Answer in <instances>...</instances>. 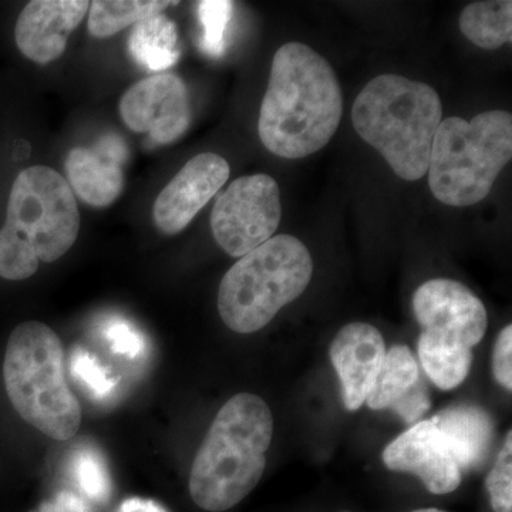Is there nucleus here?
<instances>
[{
    "label": "nucleus",
    "mask_w": 512,
    "mask_h": 512,
    "mask_svg": "<svg viewBox=\"0 0 512 512\" xmlns=\"http://www.w3.org/2000/svg\"><path fill=\"white\" fill-rule=\"evenodd\" d=\"M175 5L171 0H96L90 3L89 32L104 39Z\"/></svg>",
    "instance_id": "20"
},
{
    "label": "nucleus",
    "mask_w": 512,
    "mask_h": 512,
    "mask_svg": "<svg viewBox=\"0 0 512 512\" xmlns=\"http://www.w3.org/2000/svg\"><path fill=\"white\" fill-rule=\"evenodd\" d=\"M420 383L419 365L412 350L394 345L386 352L365 403L372 410H393Z\"/></svg>",
    "instance_id": "17"
},
{
    "label": "nucleus",
    "mask_w": 512,
    "mask_h": 512,
    "mask_svg": "<svg viewBox=\"0 0 512 512\" xmlns=\"http://www.w3.org/2000/svg\"><path fill=\"white\" fill-rule=\"evenodd\" d=\"M73 476L86 497L104 503L111 495V478L104 458L93 448L77 451L72 464Z\"/></svg>",
    "instance_id": "22"
},
{
    "label": "nucleus",
    "mask_w": 512,
    "mask_h": 512,
    "mask_svg": "<svg viewBox=\"0 0 512 512\" xmlns=\"http://www.w3.org/2000/svg\"><path fill=\"white\" fill-rule=\"evenodd\" d=\"M234 3L228 0L198 2V19L202 26L201 47L208 56L221 57L225 50V33L231 20Z\"/></svg>",
    "instance_id": "23"
},
{
    "label": "nucleus",
    "mask_w": 512,
    "mask_h": 512,
    "mask_svg": "<svg viewBox=\"0 0 512 512\" xmlns=\"http://www.w3.org/2000/svg\"><path fill=\"white\" fill-rule=\"evenodd\" d=\"M421 366L441 390H453L466 380L473 363L471 350L436 348L417 343Z\"/></svg>",
    "instance_id": "21"
},
{
    "label": "nucleus",
    "mask_w": 512,
    "mask_h": 512,
    "mask_svg": "<svg viewBox=\"0 0 512 512\" xmlns=\"http://www.w3.org/2000/svg\"><path fill=\"white\" fill-rule=\"evenodd\" d=\"M70 370L93 393L96 399H106L113 394L117 380L111 379L103 366L86 350H74L70 359Z\"/></svg>",
    "instance_id": "25"
},
{
    "label": "nucleus",
    "mask_w": 512,
    "mask_h": 512,
    "mask_svg": "<svg viewBox=\"0 0 512 512\" xmlns=\"http://www.w3.org/2000/svg\"><path fill=\"white\" fill-rule=\"evenodd\" d=\"M412 512H446L441 510H436V508H424V510H416Z\"/></svg>",
    "instance_id": "31"
},
{
    "label": "nucleus",
    "mask_w": 512,
    "mask_h": 512,
    "mask_svg": "<svg viewBox=\"0 0 512 512\" xmlns=\"http://www.w3.org/2000/svg\"><path fill=\"white\" fill-rule=\"evenodd\" d=\"M104 335L109 340L111 350L117 355L138 359L146 352V340L134 329L130 323L121 319H113L107 323Z\"/></svg>",
    "instance_id": "26"
},
{
    "label": "nucleus",
    "mask_w": 512,
    "mask_h": 512,
    "mask_svg": "<svg viewBox=\"0 0 512 512\" xmlns=\"http://www.w3.org/2000/svg\"><path fill=\"white\" fill-rule=\"evenodd\" d=\"M512 158V116L490 110L467 121L441 120L429 161L434 197L450 207H471L485 200Z\"/></svg>",
    "instance_id": "6"
},
{
    "label": "nucleus",
    "mask_w": 512,
    "mask_h": 512,
    "mask_svg": "<svg viewBox=\"0 0 512 512\" xmlns=\"http://www.w3.org/2000/svg\"><path fill=\"white\" fill-rule=\"evenodd\" d=\"M274 436L268 404L239 393L221 407L191 468L190 494L205 511L222 512L241 503L264 476Z\"/></svg>",
    "instance_id": "2"
},
{
    "label": "nucleus",
    "mask_w": 512,
    "mask_h": 512,
    "mask_svg": "<svg viewBox=\"0 0 512 512\" xmlns=\"http://www.w3.org/2000/svg\"><path fill=\"white\" fill-rule=\"evenodd\" d=\"M117 512H168L157 501L144 500V498H128L121 503Z\"/></svg>",
    "instance_id": "30"
},
{
    "label": "nucleus",
    "mask_w": 512,
    "mask_h": 512,
    "mask_svg": "<svg viewBox=\"0 0 512 512\" xmlns=\"http://www.w3.org/2000/svg\"><path fill=\"white\" fill-rule=\"evenodd\" d=\"M89 9L87 0H33L23 8L16 22V45L32 62H55Z\"/></svg>",
    "instance_id": "13"
},
{
    "label": "nucleus",
    "mask_w": 512,
    "mask_h": 512,
    "mask_svg": "<svg viewBox=\"0 0 512 512\" xmlns=\"http://www.w3.org/2000/svg\"><path fill=\"white\" fill-rule=\"evenodd\" d=\"M229 174L228 161L218 154L192 157L154 202V224L163 234H180L224 187Z\"/></svg>",
    "instance_id": "11"
},
{
    "label": "nucleus",
    "mask_w": 512,
    "mask_h": 512,
    "mask_svg": "<svg viewBox=\"0 0 512 512\" xmlns=\"http://www.w3.org/2000/svg\"><path fill=\"white\" fill-rule=\"evenodd\" d=\"M281 218V192L274 178L245 175L229 185L215 202L212 235L228 255L242 258L274 237Z\"/></svg>",
    "instance_id": "8"
},
{
    "label": "nucleus",
    "mask_w": 512,
    "mask_h": 512,
    "mask_svg": "<svg viewBox=\"0 0 512 512\" xmlns=\"http://www.w3.org/2000/svg\"><path fill=\"white\" fill-rule=\"evenodd\" d=\"M3 380L13 409L26 423L53 440L76 436L82 407L67 386L55 330L35 320L20 323L6 346Z\"/></svg>",
    "instance_id": "5"
},
{
    "label": "nucleus",
    "mask_w": 512,
    "mask_h": 512,
    "mask_svg": "<svg viewBox=\"0 0 512 512\" xmlns=\"http://www.w3.org/2000/svg\"><path fill=\"white\" fill-rule=\"evenodd\" d=\"M312 256L292 235H275L222 278L218 311L225 325L248 335L265 328L311 284Z\"/></svg>",
    "instance_id": "7"
},
{
    "label": "nucleus",
    "mask_w": 512,
    "mask_h": 512,
    "mask_svg": "<svg viewBox=\"0 0 512 512\" xmlns=\"http://www.w3.org/2000/svg\"><path fill=\"white\" fill-rule=\"evenodd\" d=\"M430 409L429 393L423 383H420L406 399L394 407V412L399 414L406 423H414Z\"/></svg>",
    "instance_id": "28"
},
{
    "label": "nucleus",
    "mask_w": 512,
    "mask_h": 512,
    "mask_svg": "<svg viewBox=\"0 0 512 512\" xmlns=\"http://www.w3.org/2000/svg\"><path fill=\"white\" fill-rule=\"evenodd\" d=\"M493 372L504 389H512V326L507 325L498 335L493 357Z\"/></svg>",
    "instance_id": "27"
},
{
    "label": "nucleus",
    "mask_w": 512,
    "mask_h": 512,
    "mask_svg": "<svg viewBox=\"0 0 512 512\" xmlns=\"http://www.w3.org/2000/svg\"><path fill=\"white\" fill-rule=\"evenodd\" d=\"M39 512H92L89 505L76 494L62 491L55 500L47 501L40 507Z\"/></svg>",
    "instance_id": "29"
},
{
    "label": "nucleus",
    "mask_w": 512,
    "mask_h": 512,
    "mask_svg": "<svg viewBox=\"0 0 512 512\" xmlns=\"http://www.w3.org/2000/svg\"><path fill=\"white\" fill-rule=\"evenodd\" d=\"M441 120L439 93L397 74L370 80L352 109L356 133L406 181H417L427 174Z\"/></svg>",
    "instance_id": "4"
},
{
    "label": "nucleus",
    "mask_w": 512,
    "mask_h": 512,
    "mask_svg": "<svg viewBox=\"0 0 512 512\" xmlns=\"http://www.w3.org/2000/svg\"><path fill=\"white\" fill-rule=\"evenodd\" d=\"M128 50L148 70L163 72L170 69L180 57L175 23L164 15L141 20L131 30Z\"/></svg>",
    "instance_id": "18"
},
{
    "label": "nucleus",
    "mask_w": 512,
    "mask_h": 512,
    "mask_svg": "<svg viewBox=\"0 0 512 512\" xmlns=\"http://www.w3.org/2000/svg\"><path fill=\"white\" fill-rule=\"evenodd\" d=\"M488 493L495 512H512V433H508L493 470L488 474Z\"/></svg>",
    "instance_id": "24"
},
{
    "label": "nucleus",
    "mask_w": 512,
    "mask_h": 512,
    "mask_svg": "<svg viewBox=\"0 0 512 512\" xmlns=\"http://www.w3.org/2000/svg\"><path fill=\"white\" fill-rule=\"evenodd\" d=\"M387 468L423 481L430 493L450 494L461 484V471L443 431L430 420L414 424L383 451Z\"/></svg>",
    "instance_id": "12"
},
{
    "label": "nucleus",
    "mask_w": 512,
    "mask_h": 512,
    "mask_svg": "<svg viewBox=\"0 0 512 512\" xmlns=\"http://www.w3.org/2000/svg\"><path fill=\"white\" fill-rule=\"evenodd\" d=\"M79 232V205L66 178L46 165L26 168L12 185L0 229V278H30L40 262L67 254Z\"/></svg>",
    "instance_id": "3"
},
{
    "label": "nucleus",
    "mask_w": 512,
    "mask_h": 512,
    "mask_svg": "<svg viewBox=\"0 0 512 512\" xmlns=\"http://www.w3.org/2000/svg\"><path fill=\"white\" fill-rule=\"evenodd\" d=\"M120 116L134 133H147L154 143H174L191 124L190 94L181 77L154 74L124 93Z\"/></svg>",
    "instance_id": "10"
},
{
    "label": "nucleus",
    "mask_w": 512,
    "mask_h": 512,
    "mask_svg": "<svg viewBox=\"0 0 512 512\" xmlns=\"http://www.w3.org/2000/svg\"><path fill=\"white\" fill-rule=\"evenodd\" d=\"M386 356L382 333L369 323H349L330 346V359L342 383L343 402L350 412L366 402Z\"/></svg>",
    "instance_id": "14"
},
{
    "label": "nucleus",
    "mask_w": 512,
    "mask_h": 512,
    "mask_svg": "<svg viewBox=\"0 0 512 512\" xmlns=\"http://www.w3.org/2000/svg\"><path fill=\"white\" fill-rule=\"evenodd\" d=\"M66 173L73 194L92 207L113 204L126 183L120 161L90 148L76 147L70 151Z\"/></svg>",
    "instance_id": "15"
},
{
    "label": "nucleus",
    "mask_w": 512,
    "mask_h": 512,
    "mask_svg": "<svg viewBox=\"0 0 512 512\" xmlns=\"http://www.w3.org/2000/svg\"><path fill=\"white\" fill-rule=\"evenodd\" d=\"M447 437L461 471L484 463L494 439V423L484 410L457 406L431 417Z\"/></svg>",
    "instance_id": "16"
},
{
    "label": "nucleus",
    "mask_w": 512,
    "mask_h": 512,
    "mask_svg": "<svg viewBox=\"0 0 512 512\" xmlns=\"http://www.w3.org/2000/svg\"><path fill=\"white\" fill-rule=\"evenodd\" d=\"M460 29L474 45L495 50L511 43L512 2L491 0L474 2L464 8L460 16Z\"/></svg>",
    "instance_id": "19"
},
{
    "label": "nucleus",
    "mask_w": 512,
    "mask_h": 512,
    "mask_svg": "<svg viewBox=\"0 0 512 512\" xmlns=\"http://www.w3.org/2000/svg\"><path fill=\"white\" fill-rule=\"evenodd\" d=\"M342 114V89L328 60L299 42L278 49L258 121L266 150L289 160L318 153L335 136Z\"/></svg>",
    "instance_id": "1"
},
{
    "label": "nucleus",
    "mask_w": 512,
    "mask_h": 512,
    "mask_svg": "<svg viewBox=\"0 0 512 512\" xmlns=\"http://www.w3.org/2000/svg\"><path fill=\"white\" fill-rule=\"evenodd\" d=\"M413 311L421 326L419 345L471 350L483 340L484 303L453 279H431L414 292Z\"/></svg>",
    "instance_id": "9"
}]
</instances>
